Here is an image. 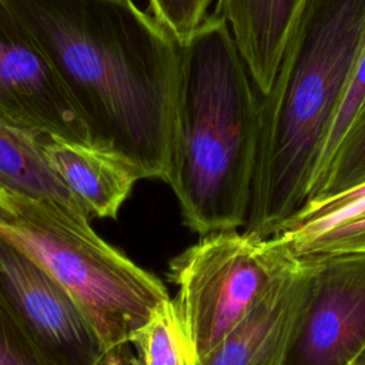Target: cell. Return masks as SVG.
Returning a JSON list of instances; mask_svg holds the SVG:
<instances>
[{
  "label": "cell",
  "instance_id": "6da1fadb",
  "mask_svg": "<svg viewBox=\"0 0 365 365\" xmlns=\"http://www.w3.org/2000/svg\"><path fill=\"white\" fill-rule=\"evenodd\" d=\"M38 43L90 135V147L165 182L181 43L134 0H3Z\"/></svg>",
  "mask_w": 365,
  "mask_h": 365
},
{
  "label": "cell",
  "instance_id": "7a4b0ae2",
  "mask_svg": "<svg viewBox=\"0 0 365 365\" xmlns=\"http://www.w3.org/2000/svg\"><path fill=\"white\" fill-rule=\"evenodd\" d=\"M365 41V0H304L259 134L244 231L274 237L308 202L349 74Z\"/></svg>",
  "mask_w": 365,
  "mask_h": 365
},
{
  "label": "cell",
  "instance_id": "3957f363",
  "mask_svg": "<svg viewBox=\"0 0 365 365\" xmlns=\"http://www.w3.org/2000/svg\"><path fill=\"white\" fill-rule=\"evenodd\" d=\"M259 134V94L228 24L212 13L181 43L171 187L200 235L244 228Z\"/></svg>",
  "mask_w": 365,
  "mask_h": 365
},
{
  "label": "cell",
  "instance_id": "277c9868",
  "mask_svg": "<svg viewBox=\"0 0 365 365\" xmlns=\"http://www.w3.org/2000/svg\"><path fill=\"white\" fill-rule=\"evenodd\" d=\"M0 237L80 302L106 349L131 345L155 307L170 298L158 277L106 242L87 217L57 204L7 194Z\"/></svg>",
  "mask_w": 365,
  "mask_h": 365
},
{
  "label": "cell",
  "instance_id": "5b68a950",
  "mask_svg": "<svg viewBox=\"0 0 365 365\" xmlns=\"http://www.w3.org/2000/svg\"><path fill=\"white\" fill-rule=\"evenodd\" d=\"M278 238L220 231L175 255L168 265L174 301L198 361L247 315L294 262Z\"/></svg>",
  "mask_w": 365,
  "mask_h": 365
},
{
  "label": "cell",
  "instance_id": "8992f818",
  "mask_svg": "<svg viewBox=\"0 0 365 365\" xmlns=\"http://www.w3.org/2000/svg\"><path fill=\"white\" fill-rule=\"evenodd\" d=\"M0 291L47 365H96L103 341L80 302L0 237Z\"/></svg>",
  "mask_w": 365,
  "mask_h": 365
},
{
  "label": "cell",
  "instance_id": "52a82bcc",
  "mask_svg": "<svg viewBox=\"0 0 365 365\" xmlns=\"http://www.w3.org/2000/svg\"><path fill=\"white\" fill-rule=\"evenodd\" d=\"M307 259V299L285 365H351L365 351V250Z\"/></svg>",
  "mask_w": 365,
  "mask_h": 365
},
{
  "label": "cell",
  "instance_id": "ba28073f",
  "mask_svg": "<svg viewBox=\"0 0 365 365\" xmlns=\"http://www.w3.org/2000/svg\"><path fill=\"white\" fill-rule=\"evenodd\" d=\"M0 118L53 140L90 147V135L53 64L0 0Z\"/></svg>",
  "mask_w": 365,
  "mask_h": 365
},
{
  "label": "cell",
  "instance_id": "9c48e42d",
  "mask_svg": "<svg viewBox=\"0 0 365 365\" xmlns=\"http://www.w3.org/2000/svg\"><path fill=\"white\" fill-rule=\"evenodd\" d=\"M309 275V259L297 258L198 365H285L307 299Z\"/></svg>",
  "mask_w": 365,
  "mask_h": 365
},
{
  "label": "cell",
  "instance_id": "30bf717a",
  "mask_svg": "<svg viewBox=\"0 0 365 365\" xmlns=\"http://www.w3.org/2000/svg\"><path fill=\"white\" fill-rule=\"evenodd\" d=\"M43 155L90 220L115 218L140 180L120 157L76 143L46 137Z\"/></svg>",
  "mask_w": 365,
  "mask_h": 365
},
{
  "label": "cell",
  "instance_id": "8fae6325",
  "mask_svg": "<svg viewBox=\"0 0 365 365\" xmlns=\"http://www.w3.org/2000/svg\"><path fill=\"white\" fill-rule=\"evenodd\" d=\"M304 0H217L259 96L268 93Z\"/></svg>",
  "mask_w": 365,
  "mask_h": 365
},
{
  "label": "cell",
  "instance_id": "7c38bea8",
  "mask_svg": "<svg viewBox=\"0 0 365 365\" xmlns=\"http://www.w3.org/2000/svg\"><path fill=\"white\" fill-rule=\"evenodd\" d=\"M44 138L0 118V190L10 195L48 201L87 217L48 167L43 155Z\"/></svg>",
  "mask_w": 365,
  "mask_h": 365
},
{
  "label": "cell",
  "instance_id": "4fadbf2b",
  "mask_svg": "<svg viewBox=\"0 0 365 365\" xmlns=\"http://www.w3.org/2000/svg\"><path fill=\"white\" fill-rule=\"evenodd\" d=\"M140 365H198L192 342L171 298L155 307L134 336Z\"/></svg>",
  "mask_w": 365,
  "mask_h": 365
},
{
  "label": "cell",
  "instance_id": "5bb4252c",
  "mask_svg": "<svg viewBox=\"0 0 365 365\" xmlns=\"http://www.w3.org/2000/svg\"><path fill=\"white\" fill-rule=\"evenodd\" d=\"M362 184H365V111L339 144L308 202L344 194Z\"/></svg>",
  "mask_w": 365,
  "mask_h": 365
},
{
  "label": "cell",
  "instance_id": "9a60e30c",
  "mask_svg": "<svg viewBox=\"0 0 365 365\" xmlns=\"http://www.w3.org/2000/svg\"><path fill=\"white\" fill-rule=\"evenodd\" d=\"M364 111H365V41L355 60L342 100L339 103L338 111L332 121L327 143L322 150V155L319 160L318 173H317V178L312 190L315 188V185L324 175L325 170L328 168L339 144L342 143L345 135L349 133V130L354 127V124L359 120Z\"/></svg>",
  "mask_w": 365,
  "mask_h": 365
},
{
  "label": "cell",
  "instance_id": "2e32d148",
  "mask_svg": "<svg viewBox=\"0 0 365 365\" xmlns=\"http://www.w3.org/2000/svg\"><path fill=\"white\" fill-rule=\"evenodd\" d=\"M214 0H148V10L180 43L185 41L208 16Z\"/></svg>",
  "mask_w": 365,
  "mask_h": 365
},
{
  "label": "cell",
  "instance_id": "e0dca14e",
  "mask_svg": "<svg viewBox=\"0 0 365 365\" xmlns=\"http://www.w3.org/2000/svg\"><path fill=\"white\" fill-rule=\"evenodd\" d=\"M0 365H47L0 291Z\"/></svg>",
  "mask_w": 365,
  "mask_h": 365
},
{
  "label": "cell",
  "instance_id": "ac0fdd59",
  "mask_svg": "<svg viewBox=\"0 0 365 365\" xmlns=\"http://www.w3.org/2000/svg\"><path fill=\"white\" fill-rule=\"evenodd\" d=\"M96 365H140L130 345H118L104 351Z\"/></svg>",
  "mask_w": 365,
  "mask_h": 365
},
{
  "label": "cell",
  "instance_id": "d6986e66",
  "mask_svg": "<svg viewBox=\"0 0 365 365\" xmlns=\"http://www.w3.org/2000/svg\"><path fill=\"white\" fill-rule=\"evenodd\" d=\"M351 365H365V351Z\"/></svg>",
  "mask_w": 365,
  "mask_h": 365
},
{
  "label": "cell",
  "instance_id": "ffe728a7",
  "mask_svg": "<svg viewBox=\"0 0 365 365\" xmlns=\"http://www.w3.org/2000/svg\"><path fill=\"white\" fill-rule=\"evenodd\" d=\"M6 201H7V194L0 190V210L6 205Z\"/></svg>",
  "mask_w": 365,
  "mask_h": 365
}]
</instances>
